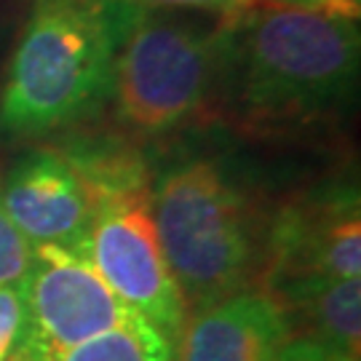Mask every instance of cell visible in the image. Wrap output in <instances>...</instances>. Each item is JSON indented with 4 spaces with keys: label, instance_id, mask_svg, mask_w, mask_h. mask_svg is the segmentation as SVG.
Wrapping results in <instances>:
<instances>
[{
    "label": "cell",
    "instance_id": "cell-1",
    "mask_svg": "<svg viewBox=\"0 0 361 361\" xmlns=\"http://www.w3.org/2000/svg\"><path fill=\"white\" fill-rule=\"evenodd\" d=\"M131 11L123 0H35L8 65L0 129L35 137L94 110L113 86Z\"/></svg>",
    "mask_w": 361,
    "mask_h": 361
},
{
    "label": "cell",
    "instance_id": "cell-2",
    "mask_svg": "<svg viewBox=\"0 0 361 361\" xmlns=\"http://www.w3.org/2000/svg\"><path fill=\"white\" fill-rule=\"evenodd\" d=\"M359 13L255 3L228 30L238 51L241 99L259 116L335 107L359 75Z\"/></svg>",
    "mask_w": 361,
    "mask_h": 361
},
{
    "label": "cell",
    "instance_id": "cell-3",
    "mask_svg": "<svg viewBox=\"0 0 361 361\" xmlns=\"http://www.w3.org/2000/svg\"><path fill=\"white\" fill-rule=\"evenodd\" d=\"M150 212L185 308H209L249 286L257 268L252 217L214 164L169 171L150 195Z\"/></svg>",
    "mask_w": 361,
    "mask_h": 361
},
{
    "label": "cell",
    "instance_id": "cell-4",
    "mask_svg": "<svg viewBox=\"0 0 361 361\" xmlns=\"http://www.w3.org/2000/svg\"><path fill=\"white\" fill-rule=\"evenodd\" d=\"M222 46L225 35L134 8L113 59L110 91L121 118L142 131H166L190 118L214 83Z\"/></svg>",
    "mask_w": 361,
    "mask_h": 361
},
{
    "label": "cell",
    "instance_id": "cell-5",
    "mask_svg": "<svg viewBox=\"0 0 361 361\" xmlns=\"http://www.w3.org/2000/svg\"><path fill=\"white\" fill-rule=\"evenodd\" d=\"M80 255L123 305L140 313L171 343H180L188 308L155 233L150 193L97 209Z\"/></svg>",
    "mask_w": 361,
    "mask_h": 361
},
{
    "label": "cell",
    "instance_id": "cell-6",
    "mask_svg": "<svg viewBox=\"0 0 361 361\" xmlns=\"http://www.w3.org/2000/svg\"><path fill=\"white\" fill-rule=\"evenodd\" d=\"M27 337L46 361L123 324L134 310L75 249L32 246L25 284Z\"/></svg>",
    "mask_w": 361,
    "mask_h": 361
},
{
    "label": "cell",
    "instance_id": "cell-7",
    "mask_svg": "<svg viewBox=\"0 0 361 361\" xmlns=\"http://www.w3.org/2000/svg\"><path fill=\"white\" fill-rule=\"evenodd\" d=\"M268 292L310 281L359 279L361 219L356 193L308 198L281 212L271 231Z\"/></svg>",
    "mask_w": 361,
    "mask_h": 361
},
{
    "label": "cell",
    "instance_id": "cell-8",
    "mask_svg": "<svg viewBox=\"0 0 361 361\" xmlns=\"http://www.w3.org/2000/svg\"><path fill=\"white\" fill-rule=\"evenodd\" d=\"M3 207L30 246H65L83 252L94 209L75 169L54 150L16 158L0 182Z\"/></svg>",
    "mask_w": 361,
    "mask_h": 361
},
{
    "label": "cell",
    "instance_id": "cell-9",
    "mask_svg": "<svg viewBox=\"0 0 361 361\" xmlns=\"http://www.w3.org/2000/svg\"><path fill=\"white\" fill-rule=\"evenodd\" d=\"M292 322L268 292H238L193 310L180 335V361H276Z\"/></svg>",
    "mask_w": 361,
    "mask_h": 361
},
{
    "label": "cell",
    "instance_id": "cell-10",
    "mask_svg": "<svg viewBox=\"0 0 361 361\" xmlns=\"http://www.w3.org/2000/svg\"><path fill=\"white\" fill-rule=\"evenodd\" d=\"M289 313L297 310L310 326V340L359 361L361 348V284L359 279L310 281L268 292Z\"/></svg>",
    "mask_w": 361,
    "mask_h": 361
},
{
    "label": "cell",
    "instance_id": "cell-11",
    "mask_svg": "<svg viewBox=\"0 0 361 361\" xmlns=\"http://www.w3.org/2000/svg\"><path fill=\"white\" fill-rule=\"evenodd\" d=\"M49 361H174V343L140 313Z\"/></svg>",
    "mask_w": 361,
    "mask_h": 361
},
{
    "label": "cell",
    "instance_id": "cell-12",
    "mask_svg": "<svg viewBox=\"0 0 361 361\" xmlns=\"http://www.w3.org/2000/svg\"><path fill=\"white\" fill-rule=\"evenodd\" d=\"M32 265V246L16 231L0 195V286H22Z\"/></svg>",
    "mask_w": 361,
    "mask_h": 361
},
{
    "label": "cell",
    "instance_id": "cell-13",
    "mask_svg": "<svg viewBox=\"0 0 361 361\" xmlns=\"http://www.w3.org/2000/svg\"><path fill=\"white\" fill-rule=\"evenodd\" d=\"M27 335V308L22 286H0V361H8Z\"/></svg>",
    "mask_w": 361,
    "mask_h": 361
},
{
    "label": "cell",
    "instance_id": "cell-14",
    "mask_svg": "<svg viewBox=\"0 0 361 361\" xmlns=\"http://www.w3.org/2000/svg\"><path fill=\"white\" fill-rule=\"evenodd\" d=\"M131 8H190V11H209L225 19V27H231L235 19H241L255 0H123Z\"/></svg>",
    "mask_w": 361,
    "mask_h": 361
},
{
    "label": "cell",
    "instance_id": "cell-15",
    "mask_svg": "<svg viewBox=\"0 0 361 361\" xmlns=\"http://www.w3.org/2000/svg\"><path fill=\"white\" fill-rule=\"evenodd\" d=\"M276 361H353L337 350L322 345L319 340H310V337H297L289 340L281 353L276 356Z\"/></svg>",
    "mask_w": 361,
    "mask_h": 361
},
{
    "label": "cell",
    "instance_id": "cell-16",
    "mask_svg": "<svg viewBox=\"0 0 361 361\" xmlns=\"http://www.w3.org/2000/svg\"><path fill=\"white\" fill-rule=\"evenodd\" d=\"M265 6H295V8H337V11L359 13V0H255Z\"/></svg>",
    "mask_w": 361,
    "mask_h": 361
},
{
    "label": "cell",
    "instance_id": "cell-17",
    "mask_svg": "<svg viewBox=\"0 0 361 361\" xmlns=\"http://www.w3.org/2000/svg\"><path fill=\"white\" fill-rule=\"evenodd\" d=\"M8 361H46V356L40 353V348L30 340V337L25 335V340H22V345L13 350V356Z\"/></svg>",
    "mask_w": 361,
    "mask_h": 361
}]
</instances>
